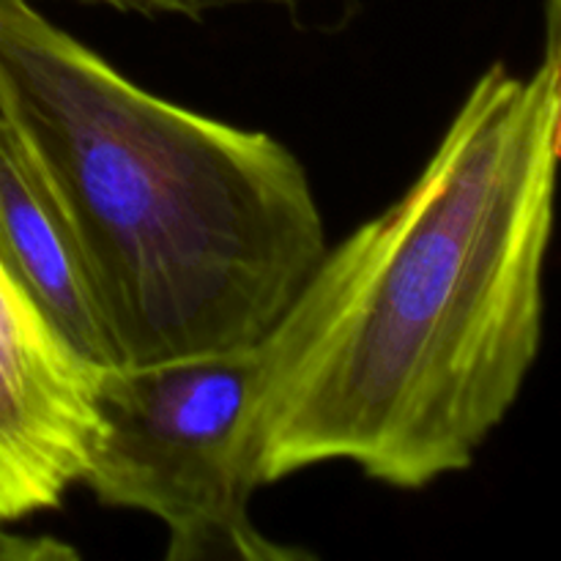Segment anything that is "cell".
<instances>
[{"label": "cell", "mask_w": 561, "mask_h": 561, "mask_svg": "<svg viewBox=\"0 0 561 561\" xmlns=\"http://www.w3.org/2000/svg\"><path fill=\"white\" fill-rule=\"evenodd\" d=\"M561 148L557 33L493 64L398 203L323 252L255 343L257 485L332 460L420 491L474 463L542 343Z\"/></svg>", "instance_id": "6da1fadb"}, {"label": "cell", "mask_w": 561, "mask_h": 561, "mask_svg": "<svg viewBox=\"0 0 561 561\" xmlns=\"http://www.w3.org/2000/svg\"><path fill=\"white\" fill-rule=\"evenodd\" d=\"M0 118L53 181L121 365L255 345L327 252L299 159L159 99L0 0Z\"/></svg>", "instance_id": "7a4b0ae2"}, {"label": "cell", "mask_w": 561, "mask_h": 561, "mask_svg": "<svg viewBox=\"0 0 561 561\" xmlns=\"http://www.w3.org/2000/svg\"><path fill=\"white\" fill-rule=\"evenodd\" d=\"M255 345L99 373V433L82 485L104 507L168 529L170 561H301L250 515L257 477L247 453Z\"/></svg>", "instance_id": "3957f363"}, {"label": "cell", "mask_w": 561, "mask_h": 561, "mask_svg": "<svg viewBox=\"0 0 561 561\" xmlns=\"http://www.w3.org/2000/svg\"><path fill=\"white\" fill-rule=\"evenodd\" d=\"M99 373L0 257V526L60 507L82 482L99 433Z\"/></svg>", "instance_id": "277c9868"}, {"label": "cell", "mask_w": 561, "mask_h": 561, "mask_svg": "<svg viewBox=\"0 0 561 561\" xmlns=\"http://www.w3.org/2000/svg\"><path fill=\"white\" fill-rule=\"evenodd\" d=\"M0 257L49 327L88 362L118 367L71 219L20 131L0 118Z\"/></svg>", "instance_id": "5b68a950"}, {"label": "cell", "mask_w": 561, "mask_h": 561, "mask_svg": "<svg viewBox=\"0 0 561 561\" xmlns=\"http://www.w3.org/2000/svg\"><path fill=\"white\" fill-rule=\"evenodd\" d=\"M80 553L55 537H20L0 526V561H77Z\"/></svg>", "instance_id": "8992f818"}, {"label": "cell", "mask_w": 561, "mask_h": 561, "mask_svg": "<svg viewBox=\"0 0 561 561\" xmlns=\"http://www.w3.org/2000/svg\"><path fill=\"white\" fill-rule=\"evenodd\" d=\"M88 3H104L113 5L121 11H137V14H181V16H197L208 9H217V5H230V3H244V0H88Z\"/></svg>", "instance_id": "52a82bcc"}]
</instances>
